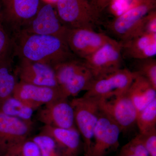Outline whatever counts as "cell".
<instances>
[{
    "instance_id": "52a82bcc",
    "label": "cell",
    "mask_w": 156,
    "mask_h": 156,
    "mask_svg": "<svg viewBox=\"0 0 156 156\" xmlns=\"http://www.w3.org/2000/svg\"><path fill=\"white\" fill-rule=\"evenodd\" d=\"M123 59L120 42L113 39L83 60L95 79L121 69Z\"/></svg>"
},
{
    "instance_id": "6da1fadb",
    "label": "cell",
    "mask_w": 156,
    "mask_h": 156,
    "mask_svg": "<svg viewBox=\"0 0 156 156\" xmlns=\"http://www.w3.org/2000/svg\"><path fill=\"white\" fill-rule=\"evenodd\" d=\"M13 37L14 55L19 58L46 63L53 67L77 58L64 39L59 37L19 33Z\"/></svg>"
},
{
    "instance_id": "5bb4252c",
    "label": "cell",
    "mask_w": 156,
    "mask_h": 156,
    "mask_svg": "<svg viewBox=\"0 0 156 156\" xmlns=\"http://www.w3.org/2000/svg\"><path fill=\"white\" fill-rule=\"evenodd\" d=\"M37 119L44 126L67 129L76 128L73 108L66 98L43 106L37 114Z\"/></svg>"
},
{
    "instance_id": "3957f363",
    "label": "cell",
    "mask_w": 156,
    "mask_h": 156,
    "mask_svg": "<svg viewBox=\"0 0 156 156\" xmlns=\"http://www.w3.org/2000/svg\"><path fill=\"white\" fill-rule=\"evenodd\" d=\"M55 6L59 19L68 29L95 30L100 24L101 13L87 0H58Z\"/></svg>"
},
{
    "instance_id": "f546056e",
    "label": "cell",
    "mask_w": 156,
    "mask_h": 156,
    "mask_svg": "<svg viewBox=\"0 0 156 156\" xmlns=\"http://www.w3.org/2000/svg\"><path fill=\"white\" fill-rule=\"evenodd\" d=\"M44 2L50 3V4L55 5L58 0H42Z\"/></svg>"
},
{
    "instance_id": "5b68a950",
    "label": "cell",
    "mask_w": 156,
    "mask_h": 156,
    "mask_svg": "<svg viewBox=\"0 0 156 156\" xmlns=\"http://www.w3.org/2000/svg\"><path fill=\"white\" fill-rule=\"evenodd\" d=\"M2 23L12 36L20 31L37 14L42 0H1Z\"/></svg>"
},
{
    "instance_id": "ffe728a7",
    "label": "cell",
    "mask_w": 156,
    "mask_h": 156,
    "mask_svg": "<svg viewBox=\"0 0 156 156\" xmlns=\"http://www.w3.org/2000/svg\"><path fill=\"white\" fill-rule=\"evenodd\" d=\"M13 57L0 60V104L13 95L18 83L17 75L12 66Z\"/></svg>"
},
{
    "instance_id": "9c48e42d",
    "label": "cell",
    "mask_w": 156,
    "mask_h": 156,
    "mask_svg": "<svg viewBox=\"0 0 156 156\" xmlns=\"http://www.w3.org/2000/svg\"><path fill=\"white\" fill-rule=\"evenodd\" d=\"M156 0H136L130 8L110 23L108 28L120 41L126 40L140 20L155 10Z\"/></svg>"
},
{
    "instance_id": "d6986e66",
    "label": "cell",
    "mask_w": 156,
    "mask_h": 156,
    "mask_svg": "<svg viewBox=\"0 0 156 156\" xmlns=\"http://www.w3.org/2000/svg\"><path fill=\"white\" fill-rule=\"evenodd\" d=\"M135 73V78L127 93L139 112L156 99V89L147 79Z\"/></svg>"
},
{
    "instance_id": "603a6c76",
    "label": "cell",
    "mask_w": 156,
    "mask_h": 156,
    "mask_svg": "<svg viewBox=\"0 0 156 156\" xmlns=\"http://www.w3.org/2000/svg\"><path fill=\"white\" fill-rule=\"evenodd\" d=\"M31 139L38 146L41 156H63L56 141L49 135L41 132Z\"/></svg>"
},
{
    "instance_id": "277c9868",
    "label": "cell",
    "mask_w": 156,
    "mask_h": 156,
    "mask_svg": "<svg viewBox=\"0 0 156 156\" xmlns=\"http://www.w3.org/2000/svg\"><path fill=\"white\" fill-rule=\"evenodd\" d=\"M70 102L74 110L76 127L83 138L84 156H91L94 131L101 111L98 99L83 96Z\"/></svg>"
},
{
    "instance_id": "ba28073f",
    "label": "cell",
    "mask_w": 156,
    "mask_h": 156,
    "mask_svg": "<svg viewBox=\"0 0 156 156\" xmlns=\"http://www.w3.org/2000/svg\"><path fill=\"white\" fill-rule=\"evenodd\" d=\"M112 38L103 33L87 29H68L65 40L76 57L84 59Z\"/></svg>"
},
{
    "instance_id": "2e32d148",
    "label": "cell",
    "mask_w": 156,
    "mask_h": 156,
    "mask_svg": "<svg viewBox=\"0 0 156 156\" xmlns=\"http://www.w3.org/2000/svg\"><path fill=\"white\" fill-rule=\"evenodd\" d=\"M19 58L16 72L20 82L43 87H58L53 66L25 58Z\"/></svg>"
},
{
    "instance_id": "4dcf8cb0",
    "label": "cell",
    "mask_w": 156,
    "mask_h": 156,
    "mask_svg": "<svg viewBox=\"0 0 156 156\" xmlns=\"http://www.w3.org/2000/svg\"><path fill=\"white\" fill-rule=\"evenodd\" d=\"M2 22V13H1V8L0 6V22Z\"/></svg>"
},
{
    "instance_id": "d4e9b609",
    "label": "cell",
    "mask_w": 156,
    "mask_h": 156,
    "mask_svg": "<svg viewBox=\"0 0 156 156\" xmlns=\"http://www.w3.org/2000/svg\"><path fill=\"white\" fill-rule=\"evenodd\" d=\"M135 70L133 72L144 77L156 89V60L149 58L135 59Z\"/></svg>"
},
{
    "instance_id": "7c38bea8",
    "label": "cell",
    "mask_w": 156,
    "mask_h": 156,
    "mask_svg": "<svg viewBox=\"0 0 156 156\" xmlns=\"http://www.w3.org/2000/svg\"><path fill=\"white\" fill-rule=\"evenodd\" d=\"M121 133L122 131L116 123L101 110L94 131L91 156H106L117 150L119 145Z\"/></svg>"
},
{
    "instance_id": "d6a6232c",
    "label": "cell",
    "mask_w": 156,
    "mask_h": 156,
    "mask_svg": "<svg viewBox=\"0 0 156 156\" xmlns=\"http://www.w3.org/2000/svg\"></svg>"
},
{
    "instance_id": "44dd1931",
    "label": "cell",
    "mask_w": 156,
    "mask_h": 156,
    "mask_svg": "<svg viewBox=\"0 0 156 156\" xmlns=\"http://www.w3.org/2000/svg\"><path fill=\"white\" fill-rule=\"evenodd\" d=\"M34 111L33 109L13 95L0 104V112L29 122H32Z\"/></svg>"
},
{
    "instance_id": "30bf717a",
    "label": "cell",
    "mask_w": 156,
    "mask_h": 156,
    "mask_svg": "<svg viewBox=\"0 0 156 156\" xmlns=\"http://www.w3.org/2000/svg\"><path fill=\"white\" fill-rule=\"evenodd\" d=\"M136 75L129 69H120L96 78L83 96L100 98L127 92Z\"/></svg>"
},
{
    "instance_id": "9a60e30c",
    "label": "cell",
    "mask_w": 156,
    "mask_h": 156,
    "mask_svg": "<svg viewBox=\"0 0 156 156\" xmlns=\"http://www.w3.org/2000/svg\"><path fill=\"white\" fill-rule=\"evenodd\" d=\"M13 96L34 110L59 98L66 97L59 87H43L18 82Z\"/></svg>"
},
{
    "instance_id": "4fadbf2b",
    "label": "cell",
    "mask_w": 156,
    "mask_h": 156,
    "mask_svg": "<svg viewBox=\"0 0 156 156\" xmlns=\"http://www.w3.org/2000/svg\"><path fill=\"white\" fill-rule=\"evenodd\" d=\"M33 122H26L0 112V156L29 138Z\"/></svg>"
},
{
    "instance_id": "8992f818",
    "label": "cell",
    "mask_w": 156,
    "mask_h": 156,
    "mask_svg": "<svg viewBox=\"0 0 156 156\" xmlns=\"http://www.w3.org/2000/svg\"><path fill=\"white\" fill-rule=\"evenodd\" d=\"M98 99L100 109L114 120L122 132H127L136 125L138 112L127 91Z\"/></svg>"
},
{
    "instance_id": "7a4b0ae2",
    "label": "cell",
    "mask_w": 156,
    "mask_h": 156,
    "mask_svg": "<svg viewBox=\"0 0 156 156\" xmlns=\"http://www.w3.org/2000/svg\"><path fill=\"white\" fill-rule=\"evenodd\" d=\"M53 68L58 87L67 98L76 96L82 91H87L95 80L83 60L76 58L63 62Z\"/></svg>"
},
{
    "instance_id": "8fae6325",
    "label": "cell",
    "mask_w": 156,
    "mask_h": 156,
    "mask_svg": "<svg viewBox=\"0 0 156 156\" xmlns=\"http://www.w3.org/2000/svg\"><path fill=\"white\" fill-rule=\"evenodd\" d=\"M67 29L58 17L55 5L43 2L35 16L19 33L54 36L65 40Z\"/></svg>"
},
{
    "instance_id": "ac0fdd59",
    "label": "cell",
    "mask_w": 156,
    "mask_h": 156,
    "mask_svg": "<svg viewBox=\"0 0 156 156\" xmlns=\"http://www.w3.org/2000/svg\"><path fill=\"white\" fill-rule=\"evenodd\" d=\"M119 42L123 58L141 59L156 56V34L144 35Z\"/></svg>"
},
{
    "instance_id": "7402d4cb",
    "label": "cell",
    "mask_w": 156,
    "mask_h": 156,
    "mask_svg": "<svg viewBox=\"0 0 156 156\" xmlns=\"http://www.w3.org/2000/svg\"><path fill=\"white\" fill-rule=\"evenodd\" d=\"M136 125L140 134H144L156 128V99L137 113Z\"/></svg>"
},
{
    "instance_id": "484cf974",
    "label": "cell",
    "mask_w": 156,
    "mask_h": 156,
    "mask_svg": "<svg viewBox=\"0 0 156 156\" xmlns=\"http://www.w3.org/2000/svg\"><path fill=\"white\" fill-rule=\"evenodd\" d=\"M14 48L13 36L0 22V60L12 57Z\"/></svg>"
},
{
    "instance_id": "e0dca14e",
    "label": "cell",
    "mask_w": 156,
    "mask_h": 156,
    "mask_svg": "<svg viewBox=\"0 0 156 156\" xmlns=\"http://www.w3.org/2000/svg\"><path fill=\"white\" fill-rule=\"evenodd\" d=\"M41 132L55 140L63 156H78L83 150V143L77 128L67 129L44 126Z\"/></svg>"
},
{
    "instance_id": "cb8c5ba5",
    "label": "cell",
    "mask_w": 156,
    "mask_h": 156,
    "mask_svg": "<svg viewBox=\"0 0 156 156\" xmlns=\"http://www.w3.org/2000/svg\"><path fill=\"white\" fill-rule=\"evenodd\" d=\"M155 34L156 11L155 9L143 17L126 40L144 35Z\"/></svg>"
},
{
    "instance_id": "f1b7e54d",
    "label": "cell",
    "mask_w": 156,
    "mask_h": 156,
    "mask_svg": "<svg viewBox=\"0 0 156 156\" xmlns=\"http://www.w3.org/2000/svg\"><path fill=\"white\" fill-rule=\"evenodd\" d=\"M118 156H138L134 154L126 145H124L121 149Z\"/></svg>"
},
{
    "instance_id": "1f68e13d",
    "label": "cell",
    "mask_w": 156,
    "mask_h": 156,
    "mask_svg": "<svg viewBox=\"0 0 156 156\" xmlns=\"http://www.w3.org/2000/svg\"><path fill=\"white\" fill-rule=\"evenodd\" d=\"M87 1L89 2H91V1H92V0H87Z\"/></svg>"
},
{
    "instance_id": "4316f807",
    "label": "cell",
    "mask_w": 156,
    "mask_h": 156,
    "mask_svg": "<svg viewBox=\"0 0 156 156\" xmlns=\"http://www.w3.org/2000/svg\"><path fill=\"white\" fill-rule=\"evenodd\" d=\"M138 135L150 156H156V128Z\"/></svg>"
},
{
    "instance_id": "83f0119b",
    "label": "cell",
    "mask_w": 156,
    "mask_h": 156,
    "mask_svg": "<svg viewBox=\"0 0 156 156\" xmlns=\"http://www.w3.org/2000/svg\"><path fill=\"white\" fill-rule=\"evenodd\" d=\"M113 0H92L91 4L98 12H101L108 6L110 5Z\"/></svg>"
}]
</instances>
